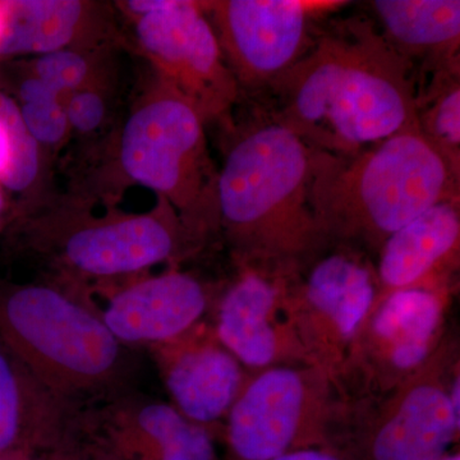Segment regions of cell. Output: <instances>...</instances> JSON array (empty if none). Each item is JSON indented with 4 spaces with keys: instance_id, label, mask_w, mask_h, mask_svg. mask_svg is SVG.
<instances>
[{
    "instance_id": "obj_1",
    "label": "cell",
    "mask_w": 460,
    "mask_h": 460,
    "mask_svg": "<svg viewBox=\"0 0 460 460\" xmlns=\"http://www.w3.org/2000/svg\"><path fill=\"white\" fill-rule=\"evenodd\" d=\"M268 90L271 119L316 153L354 155L419 127L414 66L363 17L317 36Z\"/></svg>"
},
{
    "instance_id": "obj_2",
    "label": "cell",
    "mask_w": 460,
    "mask_h": 460,
    "mask_svg": "<svg viewBox=\"0 0 460 460\" xmlns=\"http://www.w3.org/2000/svg\"><path fill=\"white\" fill-rule=\"evenodd\" d=\"M311 174L313 150L271 118L232 142L215 202L234 263L299 266L328 242L314 219Z\"/></svg>"
},
{
    "instance_id": "obj_3",
    "label": "cell",
    "mask_w": 460,
    "mask_h": 460,
    "mask_svg": "<svg viewBox=\"0 0 460 460\" xmlns=\"http://www.w3.org/2000/svg\"><path fill=\"white\" fill-rule=\"evenodd\" d=\"M459 178L413 127L354 155L313 151L311 205L323 237L375 257L423 211L459 199Z\"/></svg>"
},
{
    "instance_id": "obj_4",
    "label": "cell",
    "mask_w": 460,
    "mask_h": 460,
    "mask_svg": "<svg viewBox=\"0 0 460 460\" xmlns=\"http://www.w3.org/2000/svg\"><path fill=\"white\" fill-rule=\"evenodd\" d=\"M0 344L50 392L83 410L135 393L136 348L99 311L49 283H0Z\"/></svg>"
},
{
    "instance_id": "obj_5",
    "label": "cell",
    "mask_w": 460,
    "mask_h": 460,
    "mask_svg": "<svg viewBox=\"0 0 460 460\" xmlns=\"http://www.w3.org/2000/svg\"><path fill=\"white\" fill-rule=\"evenodd\" d=\"M12 241L18 252L71 283L131 277L201 250L162 198L148 213L105 217H93L81 199L41 205L18 219Z\"/></svg>"
},
{
    "instance_id": "obj_6",
    "label": "cell",
    "mask_w": 460,
    "mask_h": 460,
    "mask_svg": "<svg viewBox=\"0 0 460 460\" xmlns=\"http://www.w3.org/2000/svg\"><path fill=\"white\" fill-rule=\"evenodd\" d=\"M205 126L199 111L156 77L133 104L118 142L124 177L166 199L199 248L219 234L217 172Z\"/></svg>"
},
{
    "instance_id": "obj_7",
    "label": "cell",
    "mask_w": 460,
    "mask_h": 460,
    "mask_svg": "<svg viewBox=\"0 0 460 460\" xmlns=\"http://www.w3.org/2000/svg\"><path fill=\"white\" fill-rule=\"evenodd\" d=\"M460 372L458 335L443 343L413 376L374 398L339 399L328 447L347 460H440L458 447L460 417L450 384Z\"/></svg>"
},
{
    "instance_id": "obj_8",
    "label": "cell",
    "mask_w": 460,
    "mask_h": 460,
    "mask_svg": "<svg viewBox=\"0 0 460 460\" xmlns=\"http://www.w3.org/2000/svg\"><path fill=\"white\" fill-rule=\"evenodd\" d=\"M456 289L444 279L378 295L335 378L339 395H384L420 371L449 332Z\"/></svg>"
},
{
    "instance_id": "obj_9",
    "label": "cell",
    "mask_w": 460,
    "mask_h": 460,
    "mask_svg": "<svg viewBox=\"0 0 460 460\" xmlns=\"http://www.w3.org/2000/svg\"><path fill=\"white\" fill-rule=\"evenodd\" d=\"M341 395L328 372L305 363L251 372L222 425L224 460H270L328 447Z\"/></svg>"
},
{
    "instance_id": "obj_10",
    "label": "cell",
    "mask_w": 460,
    "mask_h": 460,
    "mask_svg": "<svg viewBox=\"0 0 460 460\" xmlns=\"http://www.w3.org/2000/svg\"><path fill=\"white\" fill-rule=\"evenodd\" d=\"M118 7L132 20L138 49L156 77L192 105L204 122H226L239 90L202 2L129 0Z\"/></svg>"
},
{
    "instance_id": "obj_11",
    "label": "cell",
    "mask_w": 460,
    "mask_h": 460,
    "mask_svg": "<svg viewBox=\"0 0 460 460\" xmlns=\"http://www.w3.org/2000/svg\"><path fill=\"white\" fill-rule=\"evenodd\" d=\"M378 293L375 257L343 242H326L296 269L289 305L296 338L308 362L332 381Z\"/></svg>"
},
{
    "instance_id": "obj_12",
    "label": "cell",
    "mask_w": 460,
    "mask_h": 460,
    "mask_svg": "<svg viewBox=\"0 0 460 460\" xmlns=\"http://www.w3.org/2000/svg\"><path fill=\"white\" fill-rule=\"evenodd\" d=\"M341 0L202 2L239 90L269 89L310 50L314 27Z\"/></svg>"
},
{
    "instance_id": "obj_13",
    "label": "cell",
    "mask_w": 460,
    "mask_h": 460,
    "mask_svg": "<svg viewBox=\"0 0 460 460\" xmlns=\"http://www.w3.org/2000/svg\"><path fill=\"white\" fill-rule=\"evenodd\" d=\"M296 268L235 263L234 278L217 293L211 329L250 372L292 363L311 365L290 313V281Z\"/></svg>"
},
{
    "instance_id": "obj_14",
    "label": "cell",
    "mask_w": 460,
    "mask_h": 460,
    "mask_svg": "<svg viewBox=\"0 0 460 460\" xmlns=\"http://www.w3.org/2000/svg\"><path fill=\"white\" fill-rule=\"evenodd\" d=\"M219 290L190 272L171 270L117 290L99 314L120 343L156 347L199 325Z\"/></svg>"
},
{
    "instance_id": "obj_15",
    "label": "cell",
    "mask_w": 460,
    "mask_h": 460,
    "mask_svg": "<svg viewBox=\"0 0 460 460\" xmlns=\"http://www.w3.org/2000/svg\"><path fill=\"white\" fill-rule=\"evenodd\" d=\"M157 345L160 366L172 407L184 419L214 429L224 422L251 372L226 349L211 325Z\"/></svg>"
},
{
    "instance_id": "obj_16",
    "label": "cell",
    "mask_w": 460,
    "mask_h": 460,
    "mask_svg": "<svg viewBox=\"0 0 460 460\" xmlns=\"http://www.w3.org/2000/svg\"><path fill=\"white\" fill-rule=\"evenodd\" d=\"M105 438L120 460H217V431L166 402L123 396L99 410Z\"/></svg>"
},
{
    "instance_id": "obj_17",
    "label": "cell",
    "mask_w": 460,
    "mask_h": 460,
    "mask_svg": "<svg viewBox=\"0 0 460 460\" xmlns=\"http://www.w3.org/2000/svg\"><path fill=\"white\" fill-rule=\"evenodd\" d=\"M89 411L50 392L0 344V458L54 447L80 428Z\"/></svg>"
},
{
    "instance_id": "obj_18",
    "label": "cell",
    "mask_w": 460,
    "mask_h": 460,
    "mask_svg": "<svg viewBox=\"0 0 460 460\" xmlns=\"http://www.w3.org/2000/svg\"><path fill=\"white\" fill-rule=\"evenodd\" d=\"M460 256L459 199H444L384 242L375 256L380 293L456 279Z\"/></svg>"
},
{
    "instance_id": "obj_19",
    "label": "cell",
    "mask_w": 460,
    "mask_h": 460,
    "mask_svg": "<svg viewBox=\"0 0 460 460\" xmlns=\"http://www.w3.org/2000/svg\"><path fill=\"white\" fill-rule=\"evenodd\" d=\"M105 7L83 0L3 2L0 57L99 49L109 35Z\"/></svg>"
},
{
    "instance_id": "obj_20",
    "label": "cell",
    "mask_w": 460,
    "mask_h": 460,
    "mask_svg": "<svg viewBox=\"0 0 460 460\" xmlns=\"http://www.w3.org/2000/svg\"><path fill=\"white\" fill-rule=\"evenodd\" d=\"M370 7L383 36L422 74L459 65V0H374Z\"/></svg>"
},
{
    "instance_id": "obj_21",
    "label": "cell",
    "mask_w": 460,
    "mask_h": 460,
    "mask_svg": "<svg viewBox=\"0 0 460 460\" xmlns=\"http://www.w3.org/2000/svg\"><path fill=\"white\" fill-rule=\"evenodd\" d=\"M460 66L441 69L416 91L417 126L460 174Z\"/></svg>"
},
{
    "instance_id": "obj_22",
    "label": "cell",
    "mask_w": 460,
    "mask_h": 460,
    "mask_svg": "<svg viewBox=\"0 0 460 460\" xmlns=\"http://www.w3.org/2000/svg\"><path fill=\"white\" fill-rule=\"evenodd\" d=\"M41 172V148L27 131L16 100L0 91V187L29 192Z\"/></svg>"
},
{
    "instance_id": "obj_23",
    "label": "cell",
    "mask_w": 460,
    "mask_h": 460,
    "mask_svg": "<svg viewBox=\"0 0 460 460\" xmlns=\"http://www.w3.org/2000/svg\"><path fill=\"white\" fill-rule=\"evenodd\" d=\"M95 54H99V49H62L42 54L32 62L33 77L65 100L75 91L100 81Z\"/></svg>"
},
{
    "instance_id": "obj_24",
    "label": "cell",
    "mask_w": 460,
    "mask_h": 460,
    "mask_svg": "<svg viewBox=\"0 0 460 460\" xmlns=\"http://www.w3.org/2000/svg\"><path fill=\"white\" fill-rule=\"evenodd\" d=\"M27 131L41 150L58 148L71 133L65 100L44 98L18 104Z\"/></svg>"
},
{
    "instance_id": "obj_25",
    "label": "cell",
    "mask_w": 460,
    "mask_h": 460,
    "mask_svg": "<svg viewBox=\"0 0 460 460\" xmlns=\"http://www.w3.org/2000/svg\"><path fill=\"white\" fill-rule=\"evenodd\" d=\"M30 460H120L115 456L93 413L84 425L60 443L41 450Z\"/></svg>"
},
{
    "instance_id": "obj_26",
    "label": "cell",
    "mask_w": 460,
    "mask_h": 460,
    "mask_svg": "<svg viewBox=\"0 0 460 460\" xmlns=\"http://www.w3.org/2000/svg\"><path fill=\"white\" fill-rule=\"evenodd\" d=\"M109 95L102 81L75 91L66 98L65 108L71 132L78 136L95 135L104 127L111 113Z\"/></svg>"
},
{
    "instance_id": "obj_27",
    "label": "cell",
    "mask_w": 460,
    "mask_h": 460,
    "mask_svg": "<svg viewBox=\"0 0 460 460\" xmlns=\"http://www.w3.org/2000/svg\"><path fill=\"white\" fill-rule=\"evenodd\" d=\"M270 460H347L335 450L329 447H310V449L296 450L284 454Z\"/></svg>"
},
{
    "instance_id": "obj_28",
    "label": "cell",
    "mask_w": 460,
    "mask_h": 460,
    "mask_svg": "<svg viewBox=\"0 0 460 460\" xmlns=\"http://www.w3.org/2000/svg\"><path fill=\"white\" fill-rule=\"evenodd\" d=\"M5 210H7V201H5L4 192H3L2 187H0V226H2L3 220L5 217Z\"/></svg>"
},
{
    "instance_id": "obj_29",
    "label": "cell",
    "mask_w": 460,
    "mask_h": 460,
    "mask_svg": "<svg viewBox=\"0 0 460 460\" xmlns=\"http://www.w3.org/2000/svg\"><path fill=\"white\" fill-rule=\"evenodd\" d=\"M440 460H460V453L458 447L447 453V456H443Z\"/></svg>"
},
{
    "instance_id": "obj_30",
    "label": "cell",
    "mask_w": 460,
    "mask_h": 460,
    "mask_svg": "<svg viewBox=\"0 0 460 460\" xmlns=\"http://www.w3.org/2000/svg\"><path fill=\"white\" fill-rule=\"evenodd\" d=\"M32 456H23V454H20V456H5V458H0V460H30Z\"/></svg>"
}]
</instances>
